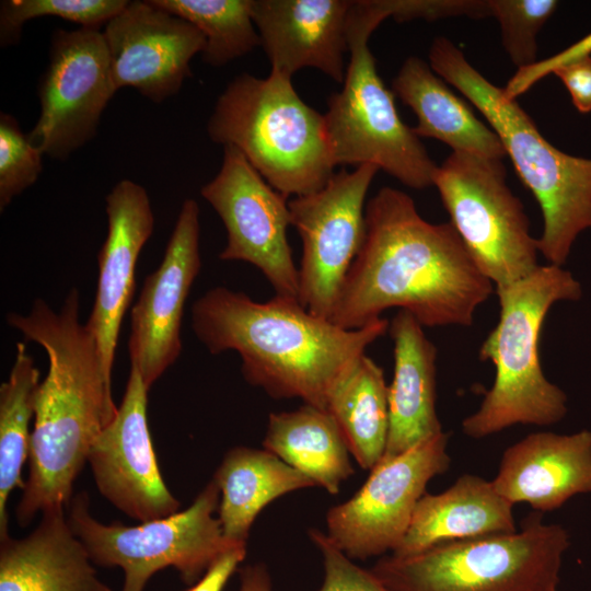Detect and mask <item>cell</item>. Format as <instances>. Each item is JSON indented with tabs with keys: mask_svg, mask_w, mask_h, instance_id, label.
<instances>
[{
	"mask_svg": "<svg viewBox=\"0 0 591 591\" xmlns=\"http://www.w3.org/2000/svg\"><path fill=\"white\" fill-rule=\"evenodd\" d=\"M366 234L329 321L361 328L391 308L422 326H470L494 292L451 224L430 223L406 193L382 187L366 205Z\"/></svg>",
	"mask_w": 591,
	"mask_h": 591,
	"instance_id": "obj_1",
	"label": "cell"
},
{
	"mask_svg": "<svg viewBox=\"0 0 591 591\" xmlns=\"http://www.w3.org/2000/svg\"><path fill=\"white\" fill-rule=\"evenodd\" d=\"M79 304L73 288L59 312L37 299L26 315H7L8 324L40 345L49 361L35 397L28 476L16 507L21 526L39 512L69 507L94 440L118 409L96 341L79 321Z\"/></svg>",
	"mask_w": 591,
	"mask_h": 591,
	"instance_id": "obj_2",
	"label": "cell"
},
{
	"mask_svg": "<svg viewBox=\"0 0 591 591\" xmlns=\"http://www.w3.org/2000/svg\"><path fill=\"white\" fill-rule=\"evenodd\" d=\"M196 337L212 355L235 350L252 385L274 398H301L326 410L339 379L389 331L380 317L345 329L310 313L298 301L275 296L256 302L225 287L207 291L193 305Z\"/></svg>",
	"mask_w": 591,
	"mask_h": 591,
	"instance_id": "obj_3",
	"label": "cell"
},
{
	"mask_svg": "<svg viewBox=\"0 0 591 591\" xmlns=\"http://www.w3.org/2000/svg\"><path fill=\"white\" fill-rule=\"evenodd\" d=\"M429 65L498 135L506 155L540 205L538 252L549 264L563 266L577 236L591 228V159L570 155L549 143L517 101L478 72L449 38L433 39Z\"/></svg>",
	"mask_w": 591,
	"mask_h": 591,
	"instance_id": "obj_4",
	"label": "cell"
},
{
	"mask_svg": "<svg viewBox=\"0 0 591 591\" xmlns=\"http://www.w3.org/2000/svg\"><path fill=\"white\" fill-rule=\"evenodd\" d=\"M499 321L479 348V359L495 366L493 386L462 431L480 439L514 425L549 426L567 414V395L542 370L538 339L549 309L580 299L582 289L561 266H538L531 275L497 287Z\"/></svg>",
	"mask_w": 591,
	"mask_h": 591,
	"instance_id": "obj_5",
	"label": "cell"
},
{
	"mask_svg": "<svg viewBox=\"0 0 591 591\" xmlns=\"http://www.w3.org/2000/svg\"><path fill=\"white\" fill-rule=\"evenodd\" d=\"M209 138L237 148L285 197L323 188L334 175L324 114L309 106L291 78L236 76L218 96L207 123Z\"/></svg>",
	"mask_w": 591,
	"mask_h": 591,
	"instance_id": "obj_6",
	"label": "cell"
},
{
	"mask_svg": "<svg viewBox=\"0 0 591 591\" xmlns=\"http://www.w3.org/2000/svg\"><path fill=\"white\" fill-rule=\"evenodd\" d=\"M389 15L379 0L352 1L347 22L350 60L343 89L332 94L324 114L333 164H374L414 189L433 185L438 165L420 139L401 119L394 93L380 78L368 46Z\"/></svg>",
	"mask_w": 591,
	"mask_h": 591,
	"instance_id": "obj_7",
	"label": "cell"
},
{
	"mask_svg": "<svg viewBox=\"0 0 591 591\" xmlns=\"http://www.w3.org/2000/svg\"><path fill=\"white\" fill-rule=\"evenodd\" d=\"M568 532L532 514L521 529L386 556L370 569L391 591H556Z\"/></svg>",
	"mask_w": 591,
	"mask_h": 591,
	"instance_id": "obj_8",
	"label": "cell"
},
{
	"mask_svg": "<svg viewBox=\"0 0 591 591\" xmlns=\"http://www.w3.org/2000/svg\"><path fill=\"white\" fill-rule=\"evenodd\" d=\"M219 503L220 490L212 479L185 510L128 526L96 520L88 494L81 491L69 505L68 521L93 564L121 568V591H143L152 575L169 567L192 584L223 552L237 545L224 537L213 517Z\"/></svg>",
	"mask_w": 591,
	"mask_h": 591,
	"instance_id": "obj_9",
	"label": "cell"
},
{
	"mask_svg": "<svg viewBox=\"0 0 591 591\" xmlns=\"http://www.w3.org/2000/svg\"><path fill=\"white\" fill-rule=\"evenodd\" d=\"M506 179L501 160L453 151L433 175L451 224L496 288L524 279L540 266L537 239Z\"/></svg>",
	"mask_w": 591,
	"mask_h": 591,
	"instance_id": "obj_10",
	"label": "cell"
},
{
	"mask_svg": "<svg viewBox=\"0 0 591 591\" xmlns=\"http://www.w3.org/2000/svg\"><path fill=\"white\" fill-rule=\"evenodd\" d=\"M378 171L374 164L341 170L320 190L288 202L291 225L302 241L300 303L314 315L329 320L362 246L364 200Z\"/></svg>",
	"mask_w": 591,
	"mask_h": 591,
	"instance_id": "obj_11",
	"label": "cell"
},
{
	"mask_svg": "<svg viewBox=\"0 0 591 591\" xmlns=\"http://www.w3.org/2000/svg\"><path fill=\"white\" fill-rule=\"evenodd\" d=\"M227 230L219 257L255 266L275 296L300 302L296 267L287 229L291 225L287 197L271 187L233 146L223 147L217 175L200 189Z\"/></svg>",
	"mask_w": 591,
	"mask_h": 591,
	"instance_id": "obj_12",
	"label": "cell"
},
{
	"mask_svg": "<svg viewBox=\"0 0 591 591\" xmlns=\"http://www.w3.org/2000/svg\"><path fill=\"white\" fill-rule=\"evenodd\" d=\"M48 57L37 89L39 115L28 137L44 155L63 161L94 138L117 88L100 28L55 30Z\"/></svg>",
	"mask_w": 591,
	"mask_h": 591,
	"instance_id": "obj_13",
	"label": "cell"
},
{
	"mask_svg": "<svg viewBox=\"0 0 591 591\" xmlns=\"http://www.w3.org/2000/svg\"><path fill=\"white\" fill-rule=\"evenodd\" d=\"M444 431L393 457L382 459L366 483L326 515L327 537L350 559L395 551L405 536L426 486L448 471Z\"/></svg>",
	"mask_w": 591,
	"mask_h": 591,
	"instance_id": "obj_14",
	"label": "cell"
},
{
	"mask_svg": "<svg viewBox=\"0 0 591 591\" xmlns=\"http://www.w3.org/2000/svg\"><path fill=\"white\" fill-rule=\"evenodd\" d=\"M148 392L140 372L131 366L120 406L88 457L103 497L140 522L166 518L181 507L158 466L147 418Z\"/></svg>",
	"mask_w": 591,
	"mask_h": 591,
	"instance_id": "obj_15",
	"label": "cell"
},
{
	"mask_svg": "<svg viewBox=\"0 0 591 591\" xmlns=\"http://www.w3.org/2000/svg\"><path fill=\"white\" fill-rule=\"evenodd\" d=\"M199 207L184 200L160 266L143 281L131 309L130 363L148 390L182 351L184 305L200 267Z\"/></svg>",
	"mask_w": 591,
	"mask_h": 591,
	"instance_id": "obj_16",
	"label": "cell"
},
{
	"mask_svg": "<svg viewBox=\"0 0 591 591\" xmlns=\"http://www.w3.org/2000/svg\"><path fill=\"white\" fill-rule=\"evenodd\" d=\"M103 35L117 90L131 86L155 103L179 92L193 74L192 59L206 45L195 25L150 0L129 1Z\"/></svg>",
	"mask_w": 591,
	"mask_h": 591,
	"instance_id": "obj_17",
	"label": "cell"
},
{
	"mask_svg": "<svg viewBox=\"0 0 591 591\" xmlns=\"http://www.w3.org/2000/svg\"><path fill=\"white\" fill-rule=\"evenodd\" d=\"M105 200L107 235L97 256L96 296L85 325L112 380L121 322L134 297L136 265L153 233L154 215L147 190L131 179L118 182Z\"/></svg>",
	"mask_w": 591,
	"mask_h": 591,
	"instance_id": "obj_18",
	"label": "cell"
},
{
	"mask_svg": "<svg viewBox=\"0 0 591 591\" xmlns=\"http://www.w3.org/2000/svg\"><path fill=\"white\" fill-rule=\"evenodd\" d=\"M350 0H251L253 22L271 70L286 77L315 68L345 80Z\"/></svg>",
	"mask_w": 591,
	"mask_h": 591,
	"instance_id": "obj_19",
	"label": "cell"
},
{
	"mask_svg": "<svg viewBox=\"0 0 591 591\" xmlns=\"http://www.w3.org/2000/svg\"><path fill=\"white\" fill-rule=\"evenodd\" d=\"M510 503L546 512L591 493V431L533 432L508 447L491 479Z\"/></svg>",
	"mask_w": 591,
	"mask_h": 591,
	"instance_id": "obj_20",
	"label": "cell"
},
{
	"mask_svg": "<svg viewBox=\"0 0 591 591\" xmlns=\"http://www.w3.org/2000/svg\"><path fill=\"white\" fill-rule=\"evenodd\" d=\"M0 591H112L73 533L65 509L42 514L23 538L0 540Z\"/></svg>",
	"mask_w": 591,
	"mask_h": 591,
	"instance_id": "obj_21",
	"label": "cell"
},
{
	"mask_svg": "<svg viewBox=\"0 0 591 591\" xmlns=\"http://www.w3.org/2000/svg\"><path fill=\"white\" fill-rule=\"evenodd\" d=\"M394 374L389 385L390 430L382 459L399 455L441 433L436 410L437 347L422 325L399 310L389 325Z\"/></svg>",
	"mask_w": 591,
	"mask_h": 591,
	"instance_id": "obj_22",
	"label": "cell"
},
{
	"mask_svg": "<svg viewBox=\"0 0 591 591\" xmlns=\"http://www.w3.org/2000/svg\"><path fill=\"white\" fill-rule=\"evenodd\" d=\"M512 506L491 480L464 474L444 491L419 499L392 555L407 557L444 542L514 532Z\"/></svg>",
	"mask_w": 591,
	"mask_h": 591,
	"instance_id": "obj_23",
	"label": "cell"
},
{
	"mask_svg": "<svg viewBox=\"0 0 591 591\" xmlns=\"http://www.w3.org/2000/svg\"><path fill=\"white\" fill-rule=\"evenodd\" d=\"M392 88L416 114L417 125L412 129L418 138L438 139L453 152L498 160L506 155L494 129L480 121L421 58L409 56Z\"/></svg>",
	"mask_w": 591,
	"mask_h": 591,
	"instance_id": "obj_24",
	"label": "cell"
},
{
	"mask_svg": "<svg viewBox=\"0 0 591 591\" xmlns=\"http://www.w3.org/2000/svg\"><path fill=\"white\" fill-rule=\"evenodd\" d=\"M213 480L220 490L219 521L224 537L246 544L259 512L280 496L315 484L267 450L235 447L227 452Z\"/></svg>",
	"mask_w": 591,
	"mask_h": 591,
	"instance_id": "obj_25",
	"label": "cell"
},
{
	"mask_svg": "<svg viewBox=\"0 0 591 591\" xmlns=\"http://www.w3.org/2000/svg\"><path fill=\"white\" fill-rule=\"evenodd\" d=\"M263 447L333 495L355 473L337 422L327 410L309 404L271 413Z\"/></svg>",
	"mask_w": 591,
	"mask_h": 591,
	"instance_id": "obj_26",
	"label": "cell"
},
{
	"mask_svg": "<svg viewBox=\"0 0 591 591\" xmlns=\"http://www.w3.org/2000/svg\"><path fill=\"white\" fill-rule=\"evenodd\" d=\"M326 410L350 454L371 471L384 455L390 430L389 385L382 368L361 356L331 390Z\"/></svg>",
	"mask_w": 591,
	"mask_h": 591,
	"instance_id": "obj_27",
	"label": "cell"
},
{
	"mask_svg": "<svg viewBox=\"0 0 591 591\" xmlns=\"http://www.w3.org/2000/svg\"><path fill=\"white\" fill-rule=\"evenodd\" d=\"M39 372L24 343L16 344L14 363L0 386V540L9 536L8 500L23 488L22 468L30 454V422L35 413Z\"/></svg>",
	"mask_w": 591,
	"mask_h": 591,
	"instance_id": "obj_28",
	"label": "cell"
},
{
	"mask_svg": "<svg viewBox=\"0 0 591 591\" xmlns=\"http://www.w3.org/2000/svg\"><path fill=\"white\" fill-rule=\"evenodd\" d=\"M195 25L205 36L202 60L222 67L260 46L251 0H150Z\"/></svg>",
	"mask_w": 591,
	"mask_h": 591,
	"instance_id": "obj_29",
	"label": "cell"
},
{
	"mask_svg": "<svg viewBox=\"0 0 591 591\" xmlns=\"http://www.w3.org/2000/svg\"><path fill=\"white\" fill-rule=\"evenodd\" d=\"M126 0H5L0 4L1 46L19 42L23 25L42 16H56L80 27L100 28L121 12Z\"/></svg>",
	"mask_w": 591,
	"mask_h": 591,
	"instance_id": "obj_30",
	"label": "cell"
},
{
	"mask_svg": "<svg viewBox=\"0 0 591 591\" xmlns=\"http://www.w3.org/2000/svg\"><path fill=\"white\" fill-rule=\"evenodd\" d=\"M497 19L502 45L518 69L536 62V37L557 8L555 0H488Z\"/></svg>",
	"mask_w": 591,
	"mask_h": 591,
	"instance_id": "obj_31",
	"label": "cell"
},
{
	"mask_svg": "<svg viewBox=\"0 0 591 591\" xmlns=\"http://www.w3.org/2000/svg\"><path fill=\"white\" fill-rule=\"evenodd\" d=\"M44 153L20 129L14 116L0 114V210L31 187L43 170Z\"/></svg>",
	"mask_w": 591,
	"mask_h": 591,
	"instance_id": "obj_32",
	"label": "cell"
},
{
	"mask_svg": "<svg viewBox=\"0 0 591 591\" xmlns=\"http://www.w3.org/2000/svg\"><path fill=\"white\" fill-rule=\"evenodd\" d=\"M309 535L324 563V581L316 591H391L370 569L357 566L325 533L312 529Z\"/></svg>",
	"mask_w": 591,
	"mask_h": 591,
	"instance_id": "obj_33",
	"label": "cell"
},
{
	"mask_svg": "<svg viewBox=\"0 0 591 591\" xmlns=\"http://www.w3.org/2000/svg\"><path fill=\"white\" fill-rule=\"evenodd\" d=\"M588 56H591V33L554 56L518 69L503 88L505 94L515 101L556 68Z\"/></svg>",
	"mask_w": 591,
	"mask_h": 591,
	"instance_id": "obj_34",
	"label": "cell"
},
{
	"mask_svg": "<svg viewBox=\"0 0 591 591\" xmlns=\"http://www.w3.org/2000/svg\"><path fill=\"white\" fill-rule=\"evenodd\" d=\"M552 73L564 83L578 112H591V56L565 63Z\"/></svg>",
	"mask_w": 591,
	"mask_h": 591,
	"instance_id": "obj_35",
	"label": "cell"
},
{
	"mask_svg": "<svg viewBox=\"0 0 591 591\" xmlns=\"http://www.w3.org/2000/svg\"><path fill=\"white\" fill-rule=\"evenodd\" d=\"M246 555V545H233L223 552L187 591H222Z\"/></svg>",
	"mask_w": 591,
	"mask_h": 591,
	"instance_id": "obj_36",
	"label": "cell"
},
{
	"mask_svg": "<svg viewBox=\"0 0 591 591\" xmlns=\"http://www.w3.org/2000/svg\"><path fill=\"white\" fill-rule=\"evenodd\" d=\"M239 591H273L267 567L260 563L243 567L240 570Z\"/></svg>",
	"mask_w": 591,
	"mask_h": 591,
	"instance_id": "obj_37",
	"label": "cell"
},
{
	"mask_svg": "<svg viewBox=\"0 0 591 591\" xmlns=\"http://www.w3.org/2000/svg\"><path fill=\"white\" fill-rule=\"evenodd\" d=\"M556 591H559V590H556Z\"/></svg>",
	"mask_w": 591,
	"mask_h": 591,
	"instance_id": "obj_38",
	"label": "cell"
}]
</instances>
